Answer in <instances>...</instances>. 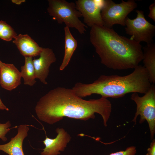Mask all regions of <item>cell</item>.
<instances>
[{
	"label": "cell",
	"mask_w": 155,
	"mask_h": 155,
	"mask_svg": "<svg viewBox=\"0 0 155 155\" xmlns=\"http://www.w3.org/2000/svg\"><path fill=\"white\" fill-rule=\"evenodd\" d=\"M39 119L50 125L64 117L86 121L95 118L97 113L102 116L105 127L110 116L112 104L107 98L87 100L76 95L72 89L58 87L42 96L35 107Z\"/></svg>",
	"instance_id": "1"
},
{
	"label": "cell",
	"mask_w": 155,
	"mask_h": 155,
	"mask_svg": "<svg viewBox=\"0 0 155 155\" xmlns=\"http://www.w3.org/2000/svg\"><path fill=\"white\" fill-rule=\"evenodd\" d=\"M90 34V42L101 63L108 68L134 69L142 60L140 43L119 35L112 28L95 25L91 28Z\"/></svg>",
	"instance_id": "2"
},
{
	"label": "cell",
	"mask_w": 155,
	"mask_h": 155,
	"mask_svg": "<svg viewBox=\"0 0 155 155\" xmlns=\"http://www.w3.org/2000/svg\"><path fill=\"white\" fill-rule=\"evenodd\" d=\"M151 84L145 68L138 65L127 75H102L90 84L77 82L72 89L82 98L96 94L106 98H118L129 93L145 94Z\"/></svg>",
	"instance_id": "3"
},
{
	"label": "cell",
	"mask_w": 155,
	"mask_h": 155,
	"mask_svg": "<svg viewBox=\"0 0 155 155\" xmlns=\"http://www.w3.org/2000/svg\"><path fill=\"white\" fill-rule=\"evenodd\" d=\"M47 9L49 15L58 23H64L68 28H74L82 34L86 31L87 26L81 21V13L76 9L75 3L65 0H49Z\"/></svg>",
	"instance_id": "4"
},
{
	"label": "cell",
	"mask_w": 155,
	"mask_h": 155,
	"mask_svg": "<svg viewBox=\"0 0 155 155\" xmlns=\"http://www.w3.org/2000/svg\"><path fill=\"white\" fill-rule=\"evenodd\" d=\"M142 96L137 93H132L131 99L136 104V111L132 120L136 124L137 116H140L139 123L145 120L148 123L152 140L155 133V86L151 84L147 92Z\"/></svg>",
	"instance_id": "5"
},
{
	"label": "cell",
	"mask_w": 155,
	"mask_h": 155,
	"mask_svg": "<svg viewBox=\"0 0 155 155\" xmlns=\"http://www.w3.org/2000/svg\"><path fill=\"white\" fill-rule=\"evenodd\" d=\"M137 6L133 0L127 1L122 0L116 3L111 0H102L101 11L104 26L111 28L115 24L125 26V20L127 15Z\"/></svg>",
	"instance_id": "6"
},
{
	"label": "cell",
	"mask_w": 155,
	"mask_h": 155,
	"mask_svg": "<svg viewBox=\"0 0 155 155\" xmlns=\"http://www.w3.org/2000/svg\"><path fill=\"white\" fill-rule=\"evenodd\" d=\"M136 18L131 19L127 17L125 19L126 34L131 36L130 38L139 43L141 42L147 44L153 42L155 26L146 20L142 11L136 10Z\"/></svg>",
	"instance_id": "7"
},
{
	"label": "cell",
	"mask_w": 155,
	"mask_h": 155,
	"mask_svg": "<svg viewBox=\"0 0 155 155\" xmlns=\"http://www.w3.org/2000/svg\"><path fill=\"white\" fill-rule=\"evenodd\" d=\"M75 4L87 26L91 28L95 25L104 26L101 15L102 0H78Z\"/></svg>",
	"instance_id": "8"
},
{
	"label": "cell",
	"mask_w": 155,
	"mask_h": 155,
	"mask_svg": "<svg viewBox=\"0 0 155 155\" xmlns=\"http://www.w3.org/2000/svg\"><path fill=\"white\" fill-rule=\"evenodd\" d=\"M56 131L57 135L55 138L46 136L43 141L45 147L41 152V155H59L64 150L70 141L71 136L64 129L57 128Z\"/></svg>",
	"instance_id": "9"
},
{
	"label": "cell",
	"mask_w": 155,
	"mask_h": 155,
	"mask_svg": "<svg viewBox=\"0 0 155 155\" xmlns=\"http://www.w3.org/2000/svg\"><path fill=\"white\" fill-rule=\"evenodd\" d=\"M39 55V58L33 60L36 78L44 84H47L46 79L49 75V67L56 61V58L53 50L49 48H43Z\"/></svg>",
	"instance_id": "10"
},
{
	"label": "cell",
	"mask_w": 155,
	"mask_h": 155,
	"mask_svg": "<svg viewBox=\"0 0 155 155\" xmlns=\"http://www.w3.org/2000/svg\"><path fill=\"white\" fill-rule=\"evenodd\" d=\"M20 72L13 64L0 60V85L4 89L11 91L20 84Z\"/></svg>",
	"instance_id": "11"
},
{
	"label": "cell",
	"mask_w": 155,
	"mask_h": 155,
	"mask_svg": "<svg viewBox=\"0 0 155 155\" xmlns=\"http://www.w3.org/2000/svg\"><path fill=\"white\" fill-rule=\"evenodd\" d=\"M26 124L21 125L18 128V133L8 143L0 145V150L9 155H25L23 150V143L28 136L29 128Z\"/></svg>",
	"instance_id": "12"
},
{
	"label": "cell",
	"mask_w": 155,
	"mask_h": 155,
	"mask_svg": "<svg viewBox=\"0 0 155 155\" xmlns=\"http://www.w3.org/2000/svg\"><path fill=\"white\" fill-rule=\"evenodd\" d=\"M13 42L24 57H32L39 55L43 48L27 34L17 35Z\"/></svg>",
	"instance_id": "13"
},
{
	"label": "cell",
	"mask_w": 155,
	"mask_h": 155,
	"mask_svg": "<svg viewBox=\"0 0 155 155\" xmlns=\"http://www.w3.org/2000/svg\"><path fill=\"white\" fill-rule=\"evenodd\" d=\"M144 66L146 69L151 84L155 83V44L153 42L147 44L142 47Z\"/></svg>",
	"instance_id": "14"
},
{
	"label": "cell",
	"mask_w": 155,
	"mask_h": 155,
	"mask_svg": "<svg viewBox=\"0 0 155 155\" xmlns=\"http://www.w3.org/2000/svg\"><path fill=\"white\" fill-rule=\"evenodd\" d=\"M64 30L65 34V53L62 62L59 67V70L61 71L64 69L69 63L78 45L77 41L71 34L69 28L66 26L64 28Z\"/></svg>",
	"instance_id": "15"
},
{
	"label": "cell",
	"mask_w": 155,
	"mask_h": 155,
	"mask_svg": "<svg viewBox=\"0 0 155 155\" xmlns=\"http://www.w3.org/2000/svg\"><path fill=\"white\" fill-rule=\"evenodd\" d=\"M32 57H25V63L21 67V77L23 78L24 84L33 86L36 82L35 71Z\"/></svg>",
	"instance_id": "16"
},
{
	"label": "cell",
	"mask_w": 155,
	"mask_h": 155,
	"mask_svg": "<svg viewBox=\"0 0 155 155\" xmlns=\"http://www.w3.org/2000/svg\"><path fill=\"white\" fill-rule=\"evenodd\" d=\"M17 35L14 29L6 22L0 21V38L7 41H11Z\"/></svg>",
	"instance_id": "17"
},
{
	"label": "cell",
	"mask_w": 155,
	"mask_h": 155,
	"mask_svg": "<svg viewBox=\"0 0 155 155\" xmlns=\"http://www.w3.org/2000/svg\"><path fill=\"white\" fill-rule=\"evenodd\" d=\"M11 126V124L9 121L5 123H0V138L4 142L7 140L5 135L10 130L9 127Z\"/></svg>",
	"instance_id": "18"
},
{
	"label": "cell",
	"mask_w": 155,
	"mask_h": 155,
	"mask_svg": "<svg viewBox=\"0 0 155 155\" xmlns=\"http://www.w3.org/2000/svg\"><path fill=\"white\" fill-rule=\"evenodd\" d=\"M136 152V147L133 146L127 147L124 151H120L112 153L109 155H135Z\"/></svg>",
	"instance_id": "19"
},
{
	"label": "cell",
	"mask_w": 155,
	"mask_h": 155,
	"mask_svg": "<svg viewBox=\"0 0 155 155\" xmlns=\"http://www.w3.org/2000/svg\"><path fill=\"white\" fill-rule=\"evenodd\" d=\"M149 13L148 17L155 22V1L149 6Z\"/></svg>",
	"instance_id": "20"
},
{
	"label": "cell",
	"mask_w": 155,
	"mask_h": 155,
	"mask_svg": "<svg viewBox=\"0 0 155 155\" xmlns=\"http://www.w3.org/2000/svg\"><path fill=\"white\" fill-rule=\"evenodd\" d=\"M146 155H155V140L154 139L151 143L150 147L147 149Z\"/></svg>",
	"instance_id": "21"
},
{
	"label": "cell",
	"mask_w": 155,
	"mask_h": 155,
	"mask_svg": "<svg viewBox=\"0 0 155 155\" xmlns=\"http://www.w3.org/2000/svg\"><path fill=\"white\" fill-rule=\"evenodd\" d=\"M0 109L2 110H5L8 111L9 109L3 103L0 98Z\"/></svg>",
	"instance_id": "22"
},
{
	"label": "cell",
	"mask_w": 155,
	"mask_h": 155,
	"mask_svg": "<svg viewBox=\"0 0 155 155\" xmlns=\"http://www.w3.org/2000/svg\"><path fill=\"white\" fill-rule=\"evenodd\" d=\"M12 2L17 5L21 4L22 3L25 1L24 0H12Z\"/></svg>",
	"instance_id": "23"
}]
</instances>
